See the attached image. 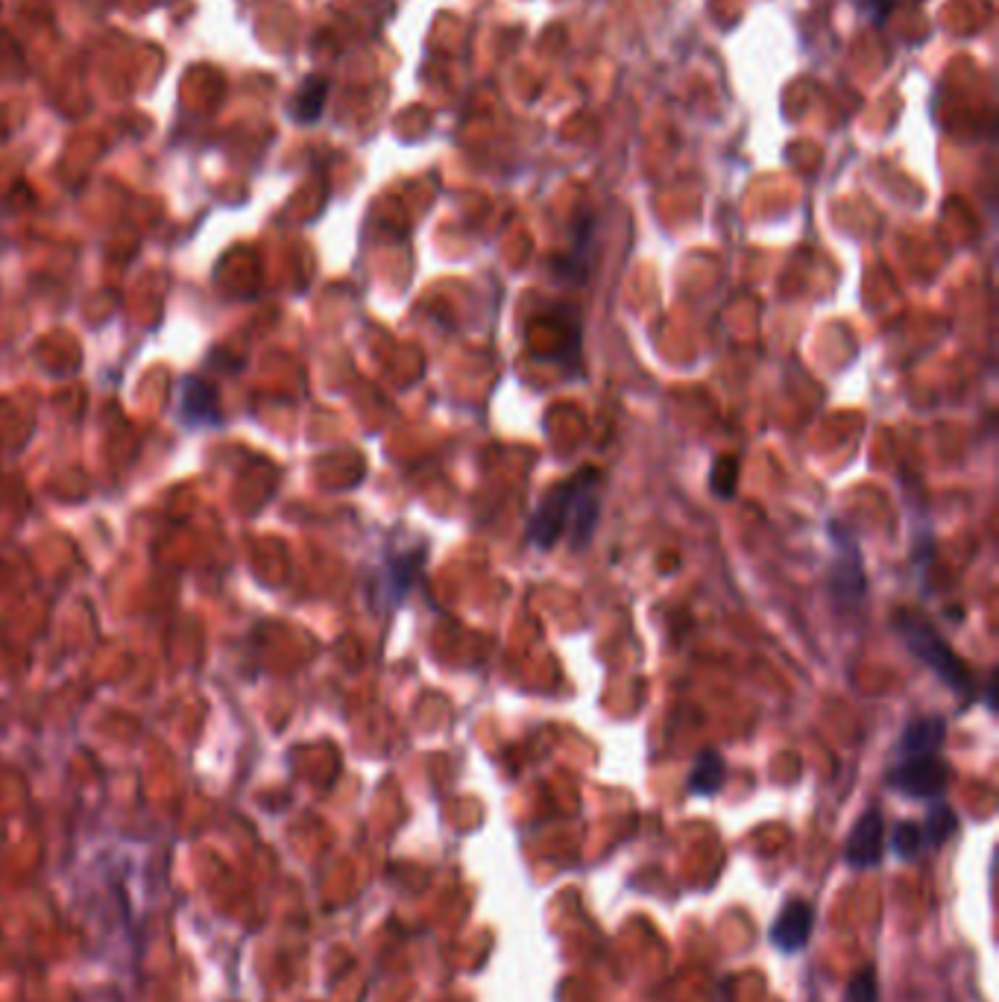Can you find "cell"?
I'll use <instances>...</instances> for the list:
<instances>
[{"mask_svg": "<svg viewBox=\"0 0 999 1002\" xmlns=\"http://www.w3.org/2000/svg\"><path fill=\"white\" fill-rule=\"evenodd\" d=\"M882 842H886V821L877 809H868L859 818V824L853 826L844 856L853 868H870L882 859Z\"/></svg>", "mask_w": 999, "mask_h": 1002, "instance_id": "obj_5", "label": "cell"}, {"mask_svg": "<svg viewBox=\"0 0 999 1002\" xmlns=\"http://www.w3.org/2000/svg\"><path fill=\"white\" fill-rule=\"evenodd\" d=\"M955 824H959V821H955V812L950 809V806H943V804L932 806V809H929V816H926L924 830H920V833H924V844L929 842V844H935V847L943 844L947 838H950V835H953Z\"/></svg>", "mask_w": 999, "mask_h": 1002, "instance_id": "obj_12", "label": "cell"}, {"mask_svg": "<svg viewBox=\"0 0 999 1002\" xmlns=\"http://www.w3.org/2000/svg\"><path fill=\"white\" fill-rule=\"evenodd\" d=\"M879 988H877V974L874 967H862L859 974L853 976L847 985V1000L844 1002H877Z\"/></svg>", "mask_w": 999, "mask_h": 1002, "instance_id": "obj_13", "label": "cell"}, {"mask_svg": "<svg viewBox=\"0 0 999 1002\" xmlns=\"http://www.w3.org/2000/svg\"><path fill=\"white\" fill-rule=\"evenodd\" d=\"M891 783H894L903 795L917 797V800H929L947 792L950 786V765L938 759L935 753L924 757H906L894 771H891Z\"/></svg>", "mask_w": 999, "mask_h": 1002, "instance_id": "obj_3", "label": "cell"}, {"mask_svg": "<svg viewBox=\"0 0 999 1002\" xmlns=\"http://www.w3.org/2000/svg\"><path fill=\"white\" fill-rule=\"evenodd\" d=\"M832 587L839 599H859L865 592V571H862V554L856 543L841 545V557L832 566Z\"/></svg>", "mask_w": 999, "mask_h": 1002, "instance_id": "obj_7", "label": "cell"}, {"mask_svg": "<svg viewBox=\"0 0 999 1002\" xmlns=\"http://www.w3.org/2000/svg\"><path fill=\"white\" fill-rule=\"evenodd\" d=\"M738 487V458L736 455H721L712 460L710 490L719 498H733Z\"/></svg>", "mask_w": 999, "mask_h": 1002, "instance_id": "obj_11", "label": "cell"}, {"mask_svg": "<svg viewBox=\"0 0 999 1002\" xmlns=\"http://www.w3.org/2000/svg\"><path fill=\"white\" fill-rule=\"evenodd\" d=\"M328 100V83L323 76H309L293 100V118L299 123H314L323 114Z\"/></svg>", "mask_w": 999, "mask_h": 1002, "instance_id": "obj_10", "label": "cell"}, {"mask_svg": "<svg viewBox=\"0 0 999 1002\" xmlns=\"http://www.w3.org/2000/svg\"><path fill=\"white\" fill-rule=\"evenodd\" d=\"M598 472L595 469H583L580 472V484L578 493L571 498V545L575 548H587L589 540H592V531H595L598 522Z\"/></svg>", "mask_w": 999, "mask_h": 1002, "instance_id": "obj_6", "label": "cell"}, {"mask_svg": "<svg viewBox=\"0 0 999 1002\" xmlns=\"http://www.w3.org/2000/svg\"><path fill=\"white\" fill-rule=\"evenodd\" d=\"M900 3H903V0H859L856 7H859V12L870 24H886L888 15H891Z\"/></svg>", "mask_w": 999, "mask_h": 1002, "instance_id": "obj_15", "label": "cell"}, {"mask_svg": "<svg viewBox=\"0 0 999 1002\" xmlns=\"http://www.w3.org/2000/svg\"><path fill=\"white\" fill-rule=\"evenodd\" d=\"M891 842H894V853L900 859H915L924 847V833L917 824H896Z\"/></svg>", "mask_w": 999, "mask_h": 1002, "instance_id": "obj_14", "label": "cell"}, {"mask_svg": "<svg viewBox=\"0 0 999 1002\" xmlns=\"http://www.w3.org/2000/svg\"><path fill=\"white\" fill-rule=\"evenodd\" d=\"M724 777H727V762H724V757H721L719 750H703L701 757L695 759V765H691L689 792L701 797L715 795V792L724 786Z\"/></svg>", "mask_w": 999, "mask_h": 1002, "instance_id": "obj_9", "label": "cell"}, {"mask_svg": "<svg viewBox=\"0 0 999 1002\" xmlns=\"http://www.w3.org/2000/svg\"><path fill=\"white\" fill-rule=\"evenodd\" d=\"M947 736V722L932 715V719H917L906 727L903 739H900V750L906 757H924V753H935L943 745Z\"/></svg>", "mask_w": 999, "mask_h": 1002, "instance_id": "obj_8", "label": "cell"}, {"mask_svg": "<svg viewBox=\"0 0 999 1002\" xmlns=\"http://www.w3.org/2000/svg\"><path fill=\"white\" fill-rule=\"evenodd\" d=\"M815 927V912L806 900H792L785 903L783 912L777 915L774 927H771V941L777 950L783 953H797L804 950Z\"/></svg>", "mask_w": 999, "mask_h": 1002, "instance_id": "obj_4", "label": "cell"}, {"mask_svg": "<svg viewBox=\"0 0 999 1002\" xmlns=\"http://www.w3.org/2000/svg\"><path fill=\"white\" fill-rule=\"evenodd\" d=\"M580 484V472L578 475H571L569 481H563L557 487H552L542 502L537 505V510L531 514V524H528V536H531V543L542 552H549L561 534L569 528V510H571V498L578 493Z\"/></svg>", "mask_w": 999, "mask_h": 1002, "instance_id": "obj_2", "label": "cell"}, {"mask_svg": "<svg viewBox=\"0 0 999 1002\" xmlns=\"http://www.w3.org/2000/svg\"><path fill=\"white\" fill-rule=\"evenodd\" d=\"M896 628H900V633L906 639V645L912 648V654H915L926 668H932L935 675L941 677L950 689H955V692H967V689H971V672H967V665L962 663V656L955 654L953 648L947 645L926 621H920V618L912 616V613H900V616H896Z\"/></svg>", "mask_w": 999, "mask_h": 1002, "instance_id": "obj_1", "label": "cell"}]
</instances>
